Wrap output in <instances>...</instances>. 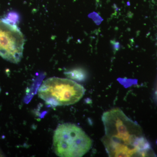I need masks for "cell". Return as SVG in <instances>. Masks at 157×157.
I'll list each match as a JSON object with an SVG mask.
<instances>
[{
    "label": "cell",
    "instance_id": "obj_4",
    "mask_svg": "<svg viewBox=\"0 0 157 157\" xmlns=\"http://www.w3.org/2000/svg\"><path fill=\"white\" fill-rule=\"evenodd\" d=\"M67 76L69 78L78 81L84 80L86 77V74L81 69H75L67 72Z\"/></svg>",
    "mask_w": 157,
    "mask_h": 157
},
{
    "label": "cell",
    "instance_id": "obj_2",
    "mask_svg": "<svg viewBox=\"0 0 157 157\" xmlns=\"http://www.w3.org/2000/svg\"><path fill=\"white\" fill-rule=\"evenodd\" d=\"M92 146L90 138L74 124L59 125L54 133V151L59 157H82L89 151Z\"/></svg>",
    "mask_w": 157,
    "mask_h": 157
},
{
    "label": "cell",
    "instance_id": "obj_1",
    "mask_svg": "<svg viewBox=\"0 0 157 157\" xmlns=\"http://www.w3.org/2000/svg\"><path fill=\"white\" fill-rule=\"evenodd\" d=\"M105 136L102 141L109 157H144L151 146L142 135L140 126L120 108L103 113Z\"/></svg>",
    "mask_w": 157,
    "mask_h": 157
},
{
    "label": "cell",
    "instance_id": "obj_3",
    "mask_svg": "<svg viewBox=\"0 0 157 157\" xmlns=\"http://www.w3.org/2000/svg\"><path fill=\"white\" fill-rule=\"evenodd\" d=\"M85 89L76 82L59 77L47 78L38 90V96L52 106H69L76 104L84 96Z\"/></svg>",
    "mask_w": 157,
    "mask_h": 157
},
{
    "label": "cell",
    "instance_id": "obj_5",
    "mask_svg": "<svg viewBox=\"0 0 157 157\" xmlns=\"http://www.w3.org/2000/svg\"><path fill=\"white\" fill-rule=\"evenodd\" d=\"M19 14L17 12L11 11L7 14L3 20L9 24L17 25V23L19 22Z\"/></svg>",
    "mask_w": 157,
    "mask_h": 157
},
{
    "label": "cell",
    "instance_id": "obj_6",
    "mask_svg": "<svg viewBox=\"0 0 157 157\" xmlns=\"http://www.w3.org/2000/svg\"><path fill=\"white\" fill-rule=\"evenodd\" d=\"M6 25V23L3 20L0 19V35L2 33V32L5 28Z\"/></svg>",
    "mask_w": 157,
    "mask_h": 157
}]
</instances>
